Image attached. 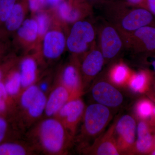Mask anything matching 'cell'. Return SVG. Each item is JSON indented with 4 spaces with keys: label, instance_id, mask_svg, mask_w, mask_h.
<instances>
[{
    "label": "cell",
    "instance_id": "cell-36",
    "mask_svg": "<svg viewBox=\"0 0 155 155\" xmlns=\"http://www.w3.org/2000/svg\"><path fill=\"white\" fill-rule=\"evenodd\" d=\"M47 3L52 6H58L62 0H46Z\"/></svg>",
    "mask_w": 155,
    "mask_h": 155
},
{
    "label": "cell",
    "instance_id": "cell-16",
    "mask_svg": "<svg viewBox=\"0 0 155 155\" xmlns=\"http://www.w3.org/2000/svg\"><path fill=\"white\" fill-rule=\"evenodd\" d=\"M27 0H18L8 19L0 30V38L5 39L9 34L17 31L23 23Z\"/></svg>",
    "mask_w": 155,
    "mask_h": 155
},
{
    "label": "cell",
    "instance_id": "cell-15",
    "mask_svg": "<svg viewBox=\"0 0 155 155\" xmlns=\"http://www.w3.org/2000/svg\"><path fill=\"white\" fill-rule=\"evenodd\" d=\"M62 83L70 92L72 98L80 97L83 92V83L77 64H70L65 67L62 74Z\"/></svg>",
    "mask_w": 155,
    "mask_h": 155
},
{
    "label": "cell",
    "instance_id": "cell-43",
    "mask_svg": "<svg viewBox=\"0 0 155 155\" xmlns=\"http://www.w3.org/2000/svg\"><path fill=\"white\" fill-rule=\"evenodd\" d=\"M74 0H69L68 2L69 3V4H70V5H72L73 2H74Z\"/></svg>",
    "mask_w": 155,
    "mask_h": 155
},
{
    "label": "cell",
    "instance_id": "cell-12",
    "mask_svg": "<svg viewBox=\"0 0 155 155\" xmlns=\"http://www.w3.org/2000/svg\"><path fill=\"white\" fill-rule=\"evenodd\" d=\"M154 131L148 121L138 120L133 154L150 155L155 149Z\"/></svg>",
    "mask_w": 155,
    "mask_h": 155
},
{
    "label": "cell",
    "instance_id": "cell-38",
    "mask_svg": "<svg viewBox=\"0 0 155 155\" xmlns=\"http://www.w3.org/2000/svg\"><path fill=\"white\" fill-rule=\"evenodd\" d=\"M89 3H104L105 0H83ZM106 2V1H105Z\"/></svg>",
    "mask_w": 155,
    "mask_h": 155
},
{
    "label": "cell",
    "instance_id": "cell-17",
    "mask_svg": "<svg viewBox=\"0 0 155 155\" xmlns=\"http://www.w3.org/2000/svg\"><path fill=\"white\" fill-rule=\"evenodd\" d=\"M72 98L70 92L64 85L56 87L47 101L45 113L48 116L58 114L64 105Z\"/></svg>",
    "mask_w": 155,
    "mask_h": 155
},
{
    "label": "cell",
    "instance_id": "cell-34",
    "mask_svg": "<svg viewBox=\"0 0 155 155\" xmlns=\"http://www.w3.org/2000/svg\"><path fill=\"white\" fill-rule=\"evenodd\" d=\"M150 125L155 130V104L152 116L148 121Z\"/></svg>",
    "mask_w": 155,
    "mask_h": 155
},
{
    "label": "cell",
    "instance_id": "cell-25",
    "mask_svg": "<svg viewBox=\"0 0 155 155\" xmlns=\"http://www.w3.org/2000/svg\"><path fill=\"white\" fill-rule=\"evenodd\" d=\"M39 91L38 87L33 84L26 87L20 99V102L23 108L28 109Z\"/></svg>",
    "mask_w": 155,
    "mask_h": 155
},
{
    "label": "cell",
    "instance_id": "cell-7",
    "mask_svg": "<svg viewBox=\"0 0 155 155\" xmlns=\"http://www.w3.org/2000/svg\"><path fill=\"white\" fill-rule=\"evenodd\" d=\"M137 127L135 119L129 114L123 115L115 121V138L121 154H133Z\"/></svg>",
    "mask_w": 155,
    "mask_h": 155
},
{
    "label": "cell",
    "instance_id": "cell-26",
    "mask_svg": "<svg viewBox=\"0 0 155 155\" xmlns=\"http://www.w3.org/2000/svg\"><path fill=\"white\" fill-rule=\"evenodd\" d=\"M26 153L25 149L20 144L11 143L0 144V155H24Z\"/></svg>",
    "mask_w": 155,
    "mask_h": 155
},
{
    "label": "cell",
    "instance_id": "cell-35",
    "mask_svg": "<svg viewBox=\"0 0 155 155\" xmlns=\"http://www.w3.org/2000/svg\"><path fill=\"white\" fill-rule=\"evenodd\" d=\"M6 49H7V45L2 41H0V59L1 56L5 52Z\"/></svg>",
    "mask_w": 155,
    "mask_h": 155
},
{
    "label": "cell",
    "instance_id": "cell-21",
    "mask_svg": "<svg viewBox=\"0 0 155 155\" xmlns=\"http://www.w3.org/2000/svg\"><path fill=\"white\" fill-rule=\"evenodd\" d=\"M16 31L18 38L28 42L35 41L38 35L36 20L26 19Z\"/></svg>",
    "mask_w": 155,
    "mask_h": 155
},
{
    "label": "cell",
    "instance_id": "cell-30",
    "mask_svg": "<svg viewBox=\"0 0 155 155\" xmlns=\"http://www.w3.org/2000/svg\"><path fill=\"white\" fill-rule=\"evenodd\" d=\"M5 84L0 82V111L3 112L6 108V101L8 95Z\"/></svg>",
    "mask_w": 155,
    "mask_h": 155
},
{
    "label": "cell",
    "instance_id": "cell-10",
    "mask_svg": "<svg viewBox=\"0 0 155 155\" xmlns=\"http://www.w3.org/2000/svg\"><path fill=\"white\" fill-rule=\"evenodd\" d=\"M115 121L104 133L96 138L87 149V153L94 155H122L117 147L115 137Z\"/></svg>",
    "mask_w": 155,
    "mask_h": 155
},
{
    "label": "cell",
    "instance_id": "cell-23",
    "mask_svg": "<svg viewBox=\"0 0 155 155\" xmlns=\"http://www.w3.org/2000/svg\"><path fill=\"white\" fill-rule=\"evenodd\" d=\"M5 85L8 94L14 96L18 94L22 86L19 72H14L12 73L7 79Z\"/></svg>",
    "mask_w": 155,
    "mask_h": 155
},
{
    "label": "cell",
    "instance_id": "cell-11",
    "mask_svg": "<svg viewBox=\"0 0 155 155\" xmlns=\"http://www.w3.org/2000/svg\"><path fill=\"white\" fill-rule=\"evenodd\" d=\"M105 61L102 53L97 44L91 48L84 58L81 66V70L85 81L94 80L102 70Z\"/></svg>",
    "mask_w": 155,
    "mask_h": 155
},
{
    "label": "cell",
    "instance_id": "cell-20",
    "mask_svg": "<svg viewBox=\"0 0 155 155\" xmlns=\"http://www.w3.org/2000/svg\"><path fill=\"white\" fill-rule=\"evenodd\" d=\"M155 104L149 97H142L134 105V113L138 120L148 121L152 114Z\"/></svg>",
    "mask_w": 155,
    "mask_h": 155
},
{
    "label": "cell",
    "instance_id": "cell-44",
    "mask_svg": "<svg viewBox=\"0 0 155 155\" xmlns=\"http://www.w3.org/2000/svg\"><path fill=\"white\" fill-rule=\"evenodd\" d=\"M154 143H155V130L154 133Z\"/></svg>",
    "mask_w": 155,
    "mask_h": 155
},
{
    "label": "cell",
    "instance_id": "cell-2",
    "mask_svg": "<svg viewBox=\"0 0 155 155\" xmlns=\"http://www.w3.org/2000/svg\"><path fill=\"white\" fill-rule=\"evenodd\" d=\"M98 46L102 53L105 64L114 61L125 49L122 34L115 25L105 21L97 29Z\"/></svg>",
    "mask_w": 155,
    "mask_h": 155
},
{
    "label": "cell",
    "instance_id": "cell-37",
    "mask_svg": "<svg viewBox=\"0 0 155 155\" xmlns=\"http://www.w3.org/2000/svg\"><path fill=\"white\" fill-rule=\"evenodd\" d=\"M149 92H150L152 94L154 95L155 96V76L154 78L150 90V91Z\"/></svg>",
    "mask_w": 155,
    "mask_h": 155
},
{
    "label": "cell",
    "instance_id": "cell-40",
    "mask_svg": "<svg viewBox=\"0 0 155 155\" xmlns=\"http://www.w3.org/2000/svg\"><path fill=\"white\" fill-rule=\"evenodd\" d=\"M48 87V84H47L44 83L41 85L40 88H39L41 91L44 92L47 90Z\"/></svg>",
    "mask_w": 155,
    "mask_h": 155
},
{
    "label": "cell",
    "instance_id": "cell-31",
    "mask_svg": "<svg viewBox=\"0 0 155 155\" xmlns=\"http://www.w3.org/2000/svg\"><path fill=\"white\" fill-rule=\"evenodd\" d=\"M143 8L147 9L155 17V0H145Z\"/></svg>",
    "mask_w": 155,
    "mask_h": 155
},
{
    "label": "cell",
    "instance_id": "cell-1",
    "mask_svg": "<svg viewBox=\"0 0 155 155\" xmlns=\"http://www.w3.org/2000/svg\"><path fill=\"white\" fill-rule=\"evenodd\" d=\"M105 14L108 22L117 28L122 36L144 26H155V17L143 7L128 5L125 2H106Z\"/></svg>",
    "mask_w": 155,
    "mask_h": 155
},
{
    "label": "cell",
    "instance_id": "cell-29",
    "mask_svg": "<svg viewBox=\"0 0 155 155\" xmlns=\"http://www.w3.org/2000/svg\"><path fill=\"white\" fill-rule=\"evenodd\" d=\"M31 11L36 12L40 11L46 4V0H27Z\"/></svg>",
    "mask_w": 155,
    "mask_h": 155
},
{
    "label": "cell",
    "instance_id": "cell-41",
    "mask_svg": "<svg viewBox=\"0 0 155 155\" xmlns=\"http://www.w3.org/2000/svg\"><path fill=\"white\" fill-rule=\"evenodd\" d=\"M3 76V72L2 71L1 69H0V82H1V80H2V78Z\"/></svg>",
    "mask_w": 155,
    "mask_h": 155
},
{
    "label": "cell",
    "instance_id": "cell-18",
    "mask_svg": "<svg viewBox=\"0 0 155 155\" xmlns=\"http://www.w3.org/2000/svg\"><path fill=\"white\" fill-rule=\"evenodd\" d=\"M132 72L127 64L120 61L111 66L107 73V78L117 87H126Z\"/></svg>",
    "mask_w": 155,
    "mask_h": 155
},
{
    "label": "cell",
    "instance_id": "cell-32",
    "mask_svg": "<svg viewBox=\"0 0 155 155\" xmlns=\"http://www.w3.org/2000/svg\"><path fill=\"white\" fill-rule=\"evenodd\" d=\"M7 129V122L5 119L0 117V143L5 137Z\"/></svg>",
    "mask_w": 155,
    "mask_h": 155
},
{
    "label": "cell",
    "instance_id": "cell-4",
    "mask_svg": "<svg viewBox=\"0 0 155 155\" xmlns=\"http://www.w3.org/2000/svg\"><path fill=\"white\" fill-rule=\"evenodd\" d=\"M97 35V29L90 22L78 21L71 28L67 39V46L73 54H82L94 44Z\"/></svg>",
    "mask_w": 155,
    "mask_h": 155
},
{
    "label": "cell",
    "instance_id": "cell-33",
    "mask_svg": "<svg viewBox=\"0 0 155 155\" xmlns=\"http://www.w3.org/2000/svg\"><path fill=\"white\" fill-rule=\"evenodd\" d=\"M145 0H124V2L128 5L133 7H143Z\"/></svg>",
    "mask_w": 155,
    "mask_h": 155
},
{
    "label": "cell",
    "instance_id": "cell-5",
    "mask_svg": "<svg viewBox=\"0 0 155 155\" xmlns=\"http://www.w3.org/2000/svg\"><path fill=\"white\" fill-rule=\"evenodd\" d=\"M66 127L58 120H45L40 128V137L45 149L51 153H59L64 149L67 140Z\"/></svg>",
    "mask_w": 155,
    "mask_h": 155
},
{
    "label": "cell",
    "instance_id": "cell-3",
    "mask_svg": "<svg viewBox=\"0 0 155 155\" xmlns=\"http://www.w3.org/2000/svg\"><path fill=\"white\" fill-rule=\"evenodd\" d=\"M110 109L98 103L85 108L83 115V130L89 138H96L106 129L113 117Z\"/></svg>",
    "mask_w": 155,
    "mask_h": 155
},
{
    "label": "cell",
    "instance_id": "cell-39",
    "mask_svg": "<svg viewBox=\"0 0 155 155\" xmlns=\"http://www.w3.org/2000/svg\"><path fill=\"white\" fill-rule=\"evenodd\" d=\"M146 95L148 97H149L152 101L155 104V96L154 95L152 94L150 92H148L146 94Z\"/></svg>",
    "mask_w": 155,
    "mask_h": 155
},
{
    "label": "cell",
    "instance_id": "cell-27",
    "mask_svg": "<svg viewBox=\"0 0 155 155\" xmlns=\"http://www.w3.org/2000/svg\"><path fill=\"white\" fill-rule=\"evenodd\" d=\"M36 21L38 29V35L42 36L47 32L49 25V19L45 13H41L37 17Z\"/></svg>",
    "mask_w": 155,
    "mask_h": 155
},
{
    "label": "cell",
    "instance_id": "cell-6",
    "mask_svg": "<svg viewBox=\"0 0 155 155\" xmlns=\"http://www.w3.org/2000/svg\"><path fill=\"white\" fill-rule=\"evenodd\" d=\"M122 37L125 49L134 54H155V26H144Z\"/></svg>",
    "mask_w": 155,
    "mask_h": 155
},
{
    "label": "cell",
    "instance_id": "cell-14",
    "mask_svg": "<svg viewBox=\"0 0 155 155\" xmlns=\"http://www.w3.org/2000/svg\"><path fill=\"white\" fill-rule=\"evenodd\" d=\"M154 74L147 68L133 71L127 86L131 92L136 94H146L151 87Z\"/></svg>",
    "mask_w": 155,
    "mask_h": 155
},
{
    "label": "cell",
    "instance_id": "cell-19",
    "mask_svg": "<svg viewBox=\"0 0 155 155\" xmlns=\"http://www.w3.org/2000/svg\"><path fill=\"white\" fill-rule=\"evenodd\" d=\"M37 65L31 58L24 59L21 63L20 74L22 86L27 87L33 84L36 77Z\"/></svg>",
    "mask_w": 155,
    "mask_h": 155
},
{
    "label": "cell",
    "instance_id": "cell-9",
    "mask_svg": "<svg viewBox=\"0 0 155 155\" xmlns=\"http://www.w3.org/2000/svg\"><path fill=\"white\" fill-rule=\"evenodd\" d=\"M84 103L80 97L69 100L58 112L63 119V124L72 135L74 134L78 124L83 116L85 110Z\"/></svg>",
    "mask_w": 155,
    "mask_h": 155
},
{
    "label": "cell",
    "instance_id": "cell-28",
    "mask_svg": "<svg viewBox=\"0 0 155 155\" xmlns=\"http://www.w3.org/2000/svg\"><path fill=\"white\" fill-rule=\"evenodd\" d=\"M140 57L141 63L145 66H146L147 69L155 74V54H149L139 55Z\"/></svg>",
    "mask_w": 155,
    "mask_h": 155
},
{
    "label": "cell",
    "instance_id": "cell-8",
    "mask_svg": "<svg viewBox=\"0 0 155 155\" xmlns=\"http://www.w3.org/2000/svg\"><path fill=\"white\" fill-rule=\"evenodd\" d=\"M91 93L96 103L111 110L121 107L124 103L125 98L122 92L107 78L97 80L92 87Z\"/></svg>",
    "mask_w": 155,
    "mask_h": 155
},
{
    "label": "cell",
    "instance_id": "cell-42",
    "mask_svg": "<svg viewBox=\"0 0 155 155\" xmlns=\"http://www.w3.org/2000/svg\"><path fill=\"white\" fill-rule=\"evenodd\" d=\"M150 155H155V149L153 150L152 151L150 154Z\"/></svg>",
    "mask_w": 155,
    "mask_h": 155
},
{
    "label": "cell",
    "instance_id": "cell-22",
    "mask_svg": "<svg viewBox=\"0 0 155 155\" xmlns=\"http://www.w3.org/2000/svg\"><path fill=\"white\" fill-rule=\"evenodd\" d=\"M46 97L40 89L38 94L27 109L28 114L33 118H37L45 112L47 103Z\"/></svg>",
    "mask_w": 155,
    "mask_h": 155
},
{
    "label": "cell",
    "instance_id": "cell-24",
    "mask_svg": "<svg viewBox=\"0 0 155 155\" xmlns=\"http://www.w3.org/2000/svg\"><path fill=\"white\" fill-rule=\"evenodd\" d=\"M18 0H0V30Z\"/></svg>",
    "mask_w": 155,
    "mask_h": 155
},
{
    "label": "cell",
    "instance_id": "cell-13",
    "mask_svg": "<svg viewBox=\"0 0 155 155\" xmlns=\"http://www.w3.org/2000/svg\"><path fill=\"white\" fill-rule=\"evenodd\" d=\"M66 46L67 40L64 34L58 31H49L44 39V54L49 59H56L64 52Z\"/></svg>",
    "mask_w": 155,
    "mask_h": 155
}]
</instances>
